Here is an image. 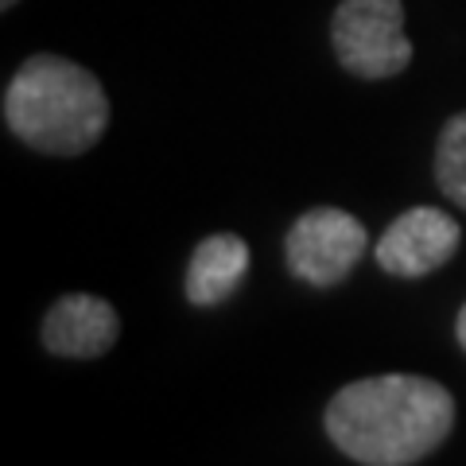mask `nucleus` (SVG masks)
I'll return each mask as SVG.
<instances>
[{
    "instance_id": "7ed1b4c3",
    "label": "nucleus",
    "mask_w": 466,
    "mask_h": 466,
    "mask_svg": "<svg viewBox=\"0 0 466 466\" xmlns=\"http://www.w3.org/2000/svg\"><path fill=\"white\" fill-rule=\"evenodd\" d=\"M330 47L346 75L385 82L412 63L400 0H342L330 20Z\"/></svg>"
},
{
    "instance_id": "0eeeda50",
    "label": "nucleus",
    "mask_w": 466,
    "mask_h": 466,
    "mask_svg": "<svg viewBox=\"0 0 466 466\" xmlns=\"http://www.w3.org/2000/svg\"><path fill=\"white\" fill-rule=\"evenodd\" d=\"M245 272H249V245L238 233H210L195 245L183 291L195 308H218L238 291Z\"/></svg>"
},
{
    "instance_id": "423d86ee",
    "label": "nucleus",
    "mask_w": 466,
    "mask_h": 466,
    "mask_svg": "<svg viewBox=\"0 0 466 466\" xmlns=\"http://www.w3.org/2000/svg\"><path fill=\"white\" fill-rule=\"evenodd\" d=\"M116 339H121V315L109 299L90 296V291H70V296L55 299V308L43 315L39 327V342L47 354L78 361L109 354Z\"/></svg>"
},
{
    "instance_id": "9d476101",
    "label": "nucleus",
    "mask_w": 466,
    "mask_h": 466,
    "mask_svg": "<svg viewBox=\"0 0 466 466\" xmlns=\"http://www.w3.org/2000/svg\"><path fill=\"white\" fill-rule=\"evenodd\" d=\"M16 5H20V0H0V8H5V12H8V8H16Z\"/></svg>"
},
{
    "instance_id": "f257e3e1",
    "label": "nucleus",
    "mask_w": 466,
    "mask_h": 466,
    "mask_svg": "<svg viewBox=\"0 0 466 466\" xmlns=\"http://www.w3.org/2000/svg\"><path fill=\"white\" fill-rule=\"evenodd\" d=\"M330 443L361 466H412L455 431V397L431 377L385 373L350 381L323 412Z\"/></svg>"
},
{
    "instance_id": "20e7f679",
    "label": "nucleus",
    "mask_w": 466,
    "mask_h": 466,
    "mask_svg": "<svg viewBox=\"0 0 466 466\" xmlns=\"http://www.w3.org/2000/svg\"><path fill=\"white\" fill-rule=\"evenodd\" d=\"M284 257L296 280L311 288H334L366 257V226L339 207H315L291 222Z\"/></svg>"
},
{
    "instance_id": "39448f33",
    "label": "nucleus",
    "mask_w": 466,
    "mask_h": 466,
    "mask_svg": "<svg viewBox=\"0 0 466 466\" xmlns=\"http://www.w3.org/2000/svg\"><path fill=\"white\" fill-rule=\"evenodd\" d=\"M459 241L462 229L451 214L435 207H412L381 233L377 265L400 280H420V276L440 272L459 253Z\"/></svg>"
},
{
    "instance_id": "f03ea898",
    "label": "nucleus",
    "mask_w": 466,
    "mask_h": 466,
    "mask_svg": "<svg viewBox=\"0 0 466 466\" xmlns=\"http://www.w3.org/2000/svg\"><path fill=\"white\" fill-rule=\"evenodd\" d=\"M5 125L43 156H82L109 128V94L94 70L63 55H32L5 90Z\"/></svg>"
},
{
    "instance_id": "6e6552de",
    "label": "nucleus",
    "mask_w": 466,
    "mask_h": 466,
    "mask_svg": "<svg viewBox=\"0 0 466 466\" xmlns=\"http://www.w3.org/2000/svg\"><path fill=\"white\" fill-rule=\"evenodd\" d=\"M435 183L455 207L466 210V113H455L440 133V144H435Z\"/></svg>"
},
{
    "instance_id": "1a4fd4ad",
    "label": "nucleus",
    "mask_w": 466,
    "mask_h": 466,
    "mask_svg": "<svg viewBox=\"0 0 466 466\" xmlns=\"http://www.w3.org/2000/svg\"><path fill=\"white\" fill-rule=\"evenodd\" d=\"M455 334H459V346L466 350V303H462V311H459V319H455Z\"/></svg>"
}]
</instances>
